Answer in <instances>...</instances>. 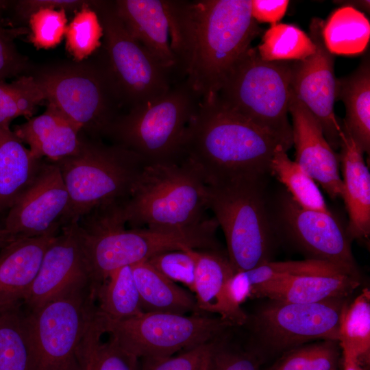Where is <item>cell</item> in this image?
<instances>
[{
	"mask_svg": "<svg viewBox=\"0 0 370 370\" xmlns=\"http://www.w3.org/2000/svg\"><path fill=\"white\" fill-rule=\"evenodd\" d=\"M175 79L201 97L216 95L238 58L262 32L251 0H167Z\"/></svg>",
	"mask_w": 370,
	"mask_h": 370,
	"instance_id": "6da1fadb",
	"label": "cell"
},
{
	"mask_svg": "<svg viewBox=\"0 0 370 370\" xmlns=\"http://www.w3.org/2000/svg\"><path fill=\"white\" fill-rule=\"evenodd\" d=\"M278 145L273 135L225 106L217 94H210L201 99L188 124L181 160L191 164L206 184L265 178Z\"/></svg>",
	"mask_w": 370,
	"mask_h": 370,
	"instance_id": "7a4b0ae2",
	"label": "cell"
},
{
	"mask_svg": "<svg viewBox=\"0 0 370 370\" xmlns=\"http://www.w3.org/2000/svg\"><path fill=\"white\" fill-rule=\"evenodd\" d=\"M123 202L98 206L75 223L94 295L117 269L146 261L161 252L204 249L210 243L208 235L201 227L174 233L144 227L127 229Z\"/></svg>",
	"mask_w": 370,
	"mask_h": 370,
	"instance_id": "3957f363",
	"label": "cell"
},
{
	"mask_svg": "<svg viewBox=\"0 0 370 370\" xmlns=\"http://www.w3.org/2000/svg\"><path fill=\"white\" fill-rule=\"evenodd\" d=\"M206 184L199 172L185 160L146 164L123 212L132 228L161 232H184L207 219Z\"/></svg>",
	"mask_w": 370,
	"mask_h": 370,
	"instance_id": "277c9868",
	"label": "cell"
},
{
	"mask_svg": "<svg viewBox=\"0 0 370 370\" xmlns=\"http://www.w3.org/2000/svg\"><path fill=\"white\" fill-rule=\"evenodd\" d=\"M242 177L206 184L207 208L223 232L236 272L271 261L276 227L270 217L264 180Z\"/></svg>",
	"mask_w": 370,
	"mask_h": 370,
	"instance_id": "5b68a950",
	"label": "cell"
},
{
	"mask_svg": "<svg viewBox=\"0 0 370 370\" xmlns=\"http://www.w3.org/2000/svg\"><path fill=\"white\" fill-rule=\"evenodd\" d=\"M291 61L263 60L249 47L235 62L217 93L227 108L275 137L287 151L293 146L288 114Z\"/></svg>",
	"mask_w": 370,
	"mask_h": 370,
	"instance_id": "8992f818",
	"label": "cell"
},
{
	"mask_svg": "<svg viewBox=\"0 0 370 370\" xmlns=\"http://www.w3.org/2000/svg\"><path fill=\"white\" fill-rule=\"evenodd\" d=\"M55 162L69 195L62 227L77 222L98 206L127 199L147 164L121 145L84 139L76 153Z\"/></svg>",
	"mask_w": 370,
	"mask_h": 370,
	"instance_id": "52a82bcc",
	"label": "cell"
},
{
	"mask_svg": "<svg viewBox=\"0 0 370 370\" xmlns=\"http://www.w3.org/2000/svg\"><path fill=\"white\" fill-rule=\"evenodd\" d=\"M200 100L186 79L180 81L160 97L118 116L105 135L147 164L180 161L185 130Z\"/></svg>",
	"mask_w": 370,
	"mask_h": 370,
	"instance_id": "ba28073f",
	"label": "cell"
},
{
	"mask_svg": "<svg viewBox=\"0 0 370 370\" xmlns=\"http://www.w3.org/2000/svg\"><path fill=\"white\" fill-rule=\"evenodd\" d=\"M88 286L28 310L23 307L32 370H82V345L97 307Z\"/></svg>",
	"mask_w": 370,
	"mask_h": 370,
	"instance_id": "9c48e42d",
	"label": "cell"
},
{
	"mask_svg": "<svg viewBox=\"0 0 370 370\" xmlns=\"http://www.w3.org/2000/svg\"><path fill=\"white\" fill-rule=\"evenodd\" d=\"M97 314L104 334L140 359L173 356L217 338L234 326L219 317L200 313L144 312L120 321L106 319L98 311Z\"/></svg>",
	"mask_w": 370,
	"mask_h": 370,
	"instance_id": "30bf717a",
	"label": "cell"
},
{
	"mask_svg": "<svg viewBox=\"0 0 370 370\" xmlns=\"http://www.w3.org/2000/svg\"><path fill=\"white\" fill-rule=\"evenodd\" d=\"M103 29L104 64L121 104L130 109L164 95L175 84L171 74L127 30L114 3H97Z\"/></svg>",
	"mask_w": 370,
	"mask_h": 370,
	"instance_id": "8fae6325",
	"label": "cell"
},
{
	"mask_svg": "<svg viewBox=\"0 0 370 370\" xmlns=\"http://www.w3.org/2000/svg\"><path fill=\"white\" fill-rule=\"evenodd\" d=\"M347 299L312 304L269 300L251 317L252 332L260 347L271 354H283L316 341H338Z\"/></svg>",
	"mask_w": 370,
	"mask_h": 370,
	"instance_id": "7c38bea8",
	"label": "cell"
},
{
	"mask_svg": "<svg viewBox=\"0 0 370 370\" xmlns=\"http://www.w3.org/2000/svg\"><path fill=\"white\" fill-rule=\"evenodd\" d=\"M36 79L47 103L82 130L105 134L118 117L121 103L104 63L92 71L58 70Z\"/></svg>",
	"mask_w": 370,
	"mask_h": 370,
	"instance_id": "4fadbf2b",
	"label": "cell"
},
{
	"mask_svg": "<svg viewBox=\"0 0 370 370\" xmlns=\"http://www.w3.org/2000/svg\"><path fill=\"white\" fill-rule=\"evenodd\" d=\"M276 229L281 230L309 259L335 265L358 279L359 273L346 228L332 213L305 209L289 193L278 201Z\"/></svg>",
	"mask_w": 370,
	"mask_h": 370,
	"instance_id": "5bb4252c",
	"label": "cell"
},
{
	"mask_svg": "<svg viewBox=\"0 0 370 370\" xmlns=\"http://www.w3.org/2000/svg\"><path fill=\"white\" fill-rule=\"evenodd\" d=\"M324 22L318 17L311 19L308 36L316 50L303 60L291 61V90L317 119L329 145L337 151L340 147L341 127L334 113V56L324 43Z\"/></svg>",
	"mask_w": 370,
	"mask_h": 370,
	"instance_id": "9a60e30c",
	"label": "cell"
},
{
	"mask_svg": "<svg viewBox=\"0 0 370 370\" xmlns=\"http://www.w3.org/2000/svg\"><path fill=\"white\" fill-rule=\"evenodd\" d=\"M69 204L58 164L44 160L34 181L8 210L4 228L15 237L58 234Z\"/></svg>",
	"mask_w": 370,
	"mask_h": 370,
	"instance_id": "2e32d148",
	"label": "cell"
},
{
	"mask_svg": "<svg viewBox=\"0 0 370 370\" xmlns=\"http://www.w3.org/2000/svg\"><path fill=\"white\" fill-rule=\"evenodd\" d=\"M88 286L90 275L76 224L65 225L47 249L23 306L31 310Z\"/></svg>",
	"mask_w": 370,
	"mask_h": 370,
	"instance_id": "e0dca14e",
	"label": "cell"
},
{
	"mask_svg": "<svg viewBox=\"0 0 370 370\" xmlns=\"http://www.w3.org/2000/svg\"><path fill=\"white\" fill-rule=\"evenodd\" d=\"M288 113L292 117L295 160L332 199L343 197L338 154L327 141L314 116L291 90Z\"/></svg>",
	"mask_w": 370,
	"mask_h": 370,
	"instance_id": "ac0fdd59",
	"label": "cell"
},
{
	"mask_svg": "<svg viewBox=\"0 0 370 370\" xmlns=\"http://www.w3.org/2000/svg\"><path fill=\"white\" fill-rule=\"evenodd\" d=\"M113 3L129 33L171 74L176 83L167 0H118Z\"/></svg>",
	"mask_w": 370,
	"mask_h": 370,
	"instance_id": "d6986e66",
	"label": "cell"
},
{
	"mask_svg": "<svg viewBox=\"0 0 370 370\" xmlns=\"http://www.w3.org/2000/svg\"><path fill=\"white\" fill-rule=\"evenodd\" d=\"M341 127L338 156L343 175L342 199L349 217L346 230L352 241L367 243L370 236V173L364 153L341 125Z\"/></svg>",
	"mask_w": 370,
	"mask_h": 370,
	"instance_id": "ffe728a7",
	"label": "cell"
},
{
	"mask_svg": "<svg viewBox=\"0 0 370 370\" xmlns=\"http://www.w3.org/2000/svg\"><path fill=\"white\" fill-rule=\"evenodd\" d=\"M58 234L17 237L0 249V310L23 304L47 249Z\"/></svg>",
	"mask_w": 370,
	"mask_h": 370,
	"instance_id": "44dd1931",
	"label": "cell"
},
{
	"mask_svg": "<svg viewBox=\"0 0 370 370\" xmlns=\"http://www.w3.org/2000/svg\"><path fill=\"white\" fill-rule=\"evenodd\" d=\"M13 132L36 158L54 162L76 153L82 141L81 127L50 103L42 114L16 125Z\"/></svg>",
	"mask_w": 370,
	"mask_h": 370,
	"instance_id": "7402d4cb",
	"label": "cell"
},
{
	"mask_svg": "<svg viewBox=\"0 0 370 370\" xmlns=\"http://www.w3.org/2000/svg\"><path fill=\"white\" fill-rule=\"evenodd\" d=\"M195 261L193 293L200 311L214 313L234 326L243 325L248 317L243 310L234 309L227 301L225 287L236 273L227 256L218 249H190Z\"/></svg>",
	"mask_w": 370,
	"mask_h": 370,
	"instance_id": "603a6c76",
	"label": "cell"
},
{
	"mask_svg": "<svg viewBox=\"0 0 370 370\" xmlns=\"http://www.w3.org/2000/svg\"><path fill=\"white\" fill-rule=\"evenodd\" d=\"M360 284V279L345 273L299 275L255 286L251 289L250 298L266 297L288 303H318L347 298Z\"/></svg>",
	"mask_w": 370,
	"mask_h": 370,
	"instance_id": "cb8c5ba5",
	"label": "cell"
},
{
	"mask_svg": "<svg viewBox=\"0 0 370 370\" xmlns=\"http://www.w3.org/2000/svg\"><path fill=\"white\" fill-rule=\"evenodd\" d=\"M43 162L32 154L10 127H0V212L9 210L28 188Z\"/></svg>",
	"mask_w": 370,
	"mask_h": 370,
	"instance_id": "d4e9b609",
	"label": "cell"
},
{
	"mask_svg": "<svg viewBox=\"0 0 370 370\" xmlns=\"http://www.w3.org/2000/svg\"><path fill=\"white\" fill-rule=\"evenodd\" d=\"M345 106L340 122L363 153L370 152V57L367 53L349 75L337 79L336 101Z\"/></svg>",
	"mask_w": 370,
	"mask_h": 370,
	"instance_id": "484cf974",
	"label": "cell"
},
{
	"mask_svg": "<svg viewBox=\"0 0 370 370\" xmlns=\"http://www.w3.org/2000/svg\"><path fill=\"white\" fill-rule=\"evenodd\" d=\"M131 267L144 312L200 313L195 297L160 273L147 260Z\"/></svg>",
	"mask_w": 370,
	"mask_h": 370,
	"instance_id": "4316f807",
	"label": "cell"
},
{
	"mask_svg": "<svg viewBox=\"0 0 370 370\" xmlns=\"http://www.w3.org/2000/svg\"><path fill=\"white\" fill-rule=\"evenodd\" d=\"M322 34L327 49L333 55H356L368 46L370 23L361 11L343 5L324 22Z\"/></svg>",
	"mask_w": 370,
	"mask_h": 370,
	"instance_id": "83f0119b",
	"label": "cell"
},
{
	"mask_svg": "<svg viewBox=\"0 0 370 370\" xmlns=\"http://www.w3.org/2000/svg\"><path fill=\"white\" fill-rule=\"evenodd\" d=\"M98 313L114 321L130 319L144 312L131 266L116 269L95 292Z\"/></svg>",
	"mask_w": 370,
	"mask_h": 370,
	"instance_id": "f1b7e54d",
	"label": "cell"
},
{
	"mask_svg": "<svg viewBox=\"0 0 370 370\" xmlns=\"http://www.w3.org/2000/svg\"><path fill=\"white\" fill-rule=\"evenodd\" d=\"M341 349L352 353L364 370L370 363V291L368 288L345 304L339 326Z\"/></svg>",
	"mask_w": 370,
	"mask_h": 370,
	"instance_id": "f546056e",
	"label": "cell"
},
{
	"mask_svg": "<svg viewBox=\"0 0 370 370\" xmlns=\"http://www.w3.org/2000/svg\"><path fill=\"white\" fill-rule=\"evenodd\" d=\"M286 152L281 145H277L270 162V173L286 186L287 192L301 207L331 212L317 183L289 158Z\"/></svg>",
	"mask_w": 370,
	"mask_h": 370,
	"instance_id": "4dcf8cb0",
	"label": "cell"
},
{
	"mask_svg": "<svg viewBox=\"0 0 370 370\" xmlns=\"http://www.w3.org/2000/svg\"><path fill=\"white\" fill-rule=\"evenodd\" d=\"M103 334L96 316L82 343V370H140V359L112 336L102 342Z\"/></svg>",
	"mask_w": 370,
	"mask_h": 370,
	"instance_id": "1f68e13d",
	"label": "cell"
},
{
	"mask_svg": "<svg viewBox=\"0 0 370 370\" xmlns=\"http://www.w3.org/2000/svg\"><path fill=\"white\" fill-rule=\"evenodd\" d=\"M0 370H32L23 304L0 310Z\"/></svg>",
	"mask_w": 370,
	"mask_h": 370,
	"instance_id": "d6a6232c",
	"label": "cell"
},
{
	"mask_svg": "<svg viewBox=\"0 0 370 370\" xmlns=\"http://www.w3.org/2000/svg\"><path fill=\"white\" fill-rule=\"evenodd\" d=\"M256 49L265 61H295L313 54L316 47L310 36L297 26L275 23L264 33Z\"/></svg>",
	"mask_w": 370,
	"mask_h": 370,
	"instance_id": "836d02e7",
	"label": "cell"
},
{
	"mask_svg": "<svg viewBox=\"0 0 370 370\" xmlns=\"http://www.w3.org/2000/svg\"><path fill=\"white\" fill-rule=\"evenodd\" d=\"M341 364L338 341L320 340L283 353L268 370H341Z\"/></svg>",
	"mask_w": 370,
	"mask_h": 370,
	"instance_id": "e575fe53",
	"label": "cell"
},
{
	"mask_svg": "<svg viewBox=\"0 0 370 370\" xmlns=\"http://www.w3.org/2000/svg\"><path fill=\"white\" fill-rule=\"evenodd\" d=\"M44 101V92L34 77L21 76L10 83L0 81V127H9L18 116L31 118Z\"/></svg>",
	"mask_w": 370,
	"mask_h": 370,
	"instance_id": "d590c367",
	"label": "cell"
},
{
	"mask_svg": "<svg viewBox=\"0 0 370 370\" xmlns=\"http://www.w3.org/2000/svg\"><path fill=\"white\" fill-rule=\"evenodd\" d=\"M66 49L77 61H81L101 45L103 29L96 11L88 3L75 13L65 32Z\"/></svg>",
	"mask_w": 370,
	"mask_h": 370,
	"instance_id": "8d00e7d4",
	"label": "cell"
},
{
	"mask_svg": "<svg viewBox=\"0 0 370 370\" xmlns=\"http://www.w3.org/2000/svg\"><path fill=\"white\" fill-rule=\"evenodd\" d=\"M244 273L251 287V291L255 286L288 277L306 275L346 274L334 264L309 258L298 261H269L252 269L245 271Z\"/></svg>",
	"mask_w": 370,
	"mask_h": 370,
	"instance_id": "74e56055",
	"label": "cell"
},
{
	"mask_svg": "<svg viewBox=\"0 0 370 370\" xmlns=\"http://www.w3.org/2000/svg\"><path fill=\"white\" fill-rule=\"evenodd\" d=\"M223 334L177 355L140 359V370H208Z\"/></svg>",
	"mask_w": 370,
	"mask_h": 370,
	"instance_id": "f35d334b",
	"label": "cell"
},
{
	"mask_svg": "<svg viewBox=\"0 0 370 370\" xmlns=\"http://www.w3.org/2000/svg\"><path fill=\"white\" fill-rule=\"evenodd\" d=\"M30 42L37 49H51L58 45L67 27L65 10L40 9L29 17Z\"/></svg>",
	"mask_w": 370,
	"mask_h": 370,
	"instance_id": "ab89813d",
	"label": "cell"
},
{
	"mask_svg": "<svg viewBox=\"0 0 370 370\" xmlns=\"http://www.w3.org/2000/svg\"><path fill=\"white\" fill-rule=\"evenodd\" d=\"M190 249L161 252L147 261L169 280L173 282H180L193 292L195 261Z\"/></svg>",
	"mask_w": 370,
	"mask_h": 370,
	"instance_id": "60d3db41",
	"label": "cell"
},
{
	"mask_svg": "<svg viewBox=\"0 0 370 370\" xmlns=\"http://www.w3.org/2000/svg\"><path fill=\"white\" fill-rule=\"evenodd\" d=\"M208 370H260V360L251 351L230 346L225 336Z\"/></svg>",
	"mask_w": 370,
	"mask_h": 370,
	"instance_id": "b9f144b4",
	"label": "cell"
},
{
	"mask_svg": "<svg viewBox=\"0 0 370 370\" xmlns=\"http://www.w3.org/2000/svg\"><path fill=\"white\" fill-rule=\"evenodd\" d=\"M13 36L10 30L3 26L0 18V81H5L22 70V60L14 47Z\"/></svg>",
	"mask_w": 370,
	"mask_h": 370,
	"instance_id": "7bdbcfd3",
	"label": "cell"
},
{
	"mask_svg": "<svg viewBox=\"0 0 370 370\" xmlns=\"http://www.w3.org/2000/svg\"><path fill=\"white\" fill-rule=\"evenodd\" d=\"M288 0H251L252 17L258 23L275 24L284 16Z\"/></svg>",
	"mask_w": 370,
	"mask_h": 370,
	"instance_id": "ee69618b",
	"label": "cell"
},
{
	"mask_svg": "<svg viewBox=\"0 0 370 370\" xmlns=\"http://www.w3.org/2000/svg\"><path fill=\"white\" fill-rule=\"evenodd\" d=\"M86 3H87L86 1L77 0H26L20 1L16 9L21 15L29 17L32 13L40 9L65 10L80 9Z\"/></svg>",
	"mask_w": 370,
	"mask_h": 370,
	"instance_id": "f6af8a7d",
	"label": "cell"
},
{
	"mask_svg": "<svg viewBox=\"0 0 370 370\" xmlns=\"http://www.w3.org/2000/svg\"><path fill=\"white\" fill-rule=\"evenodd\" d=\"M341 370H364L352 353L345 349H341Z\"/></svg>",
	"mask_w": 370,
	"mask_h": 370,
	"instance_id": "bcb514c9",
	"label": "cell"
},
{
	"mask_svg": "<svg viewBox=\"0 0 370 370\" xmlns=\"http://www.w3.org/2000/svg\"><path fill=\"white\" fill-rule=\"evenodd\" d=\"M339 2L338 3L343 4L345 6H349L358 10H362L367 13H369V1H363V0H354V1H336Z\"/></svg>",
	"mask_w": 370,
	"mask_h": 370,
	"instance_id": "7dc6e473",
	"label": "cell"
},
{
	"mask_svg": "<svg viewBox=\"0 0 370 370\" xmlns=\"http://www.w3.org/2000/svg\"><path fill=\"white\" fill-rule=\"evenodd\" d=\"M17 237L12 235L4 227L0 228V249L5 246L7 244L12 241Z\"/></svg>",
	"mask_w": 370,
	"mask_h": 370,
	"instance_id": "c3c4849f",
	"label": "cell"
},
{
	"mask_svg": "<svg viewBox=\"0 0 370 370\" xmlns=\"http://www.w3.org/2000/svg\"><path fill=\"white\" fill-rule=\"evenodd\" d=\"M4 3V1H0V10H1V8H3Z\"/></svg>",
	"mask_w": 370,
	"mask_h": 370,
	"instance_id": "681fc988",
	"label": "cell"
}]
</instances>
